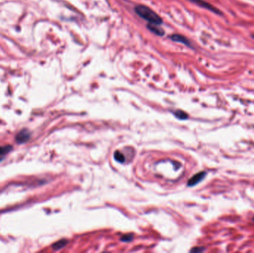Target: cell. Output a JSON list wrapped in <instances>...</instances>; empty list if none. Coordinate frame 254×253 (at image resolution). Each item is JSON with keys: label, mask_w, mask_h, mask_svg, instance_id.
Instances as JSON below:
<instances>
[{"label": "cell", "mask_w": 254, "mask_h": 253, "mask_svg": "<svg viewBox=\"0 0 254 253\" xmlns=\"http://www.w3.org/2000/svg\"><path fill=\"white\" fill-rule=\"evenodd\" d=\"M135 13L144 19L146 21L149 22V24H155V25H161L163 23L161 18L158 14L154 11L145 5H138L134 8Z\"/></svg>", "instance_id": "cell-1"}, {"label": "cell", "mask_w": 254, "mask_h": 253, "mask_svg": "<svg viewBox=\"0 0 254 253\" xmlns=\"http://www.w3.org/2000/svg\"><path fill=\"white\" fill-rule=\"evenodd\" d=\"M190 1L192 2L195 3V4L197 5L200 6L201 8H204V9H207L208 10V11L213 12V13H216V14L220 15V16L223 15V13L220 11L219 9H218L217 8H216V7L213 5H211L210 3L204 1V0H190Z\"/></svg>", "instance_id": "cell-2"}, {"label": "cell", "mask_w": 254, "mask_h": 253, "mask_svg": "<svg viewBox=\"0 0 254 253\" xmlns=\"http://www.w3.org/2000/svg\"><path fill=\"white\" fill-rule=\"evenodd\" d=\"M30 137V133L29 132L28 130L23 129L16 134V143H25L27 141H29Z\"/></svg>", "instance_id": "cell-3"}, {"label": "cell", "mask_w": 254, "mask_h": 253, "mask_svg": "<svg viewBox=\"0 0 254 253\" xmlns=\"http://www.w3.org/2000/svg\"><path fill=\"white\" fill-rule=\"evenodd\" d=\"M207 172H200L199 173L195 174L193 177H192L188 181V186H194L197 185L199 183L204 180L205 177Z\"/></svg>", "instance_id": "cell-4"}, {"label": "cell", "mask_w": 254, "mask_h": 253, "mask_svg": "<svg viewBox=\"0 0 254 253\" xmlns=\"http://www.w3.org/2000/svg\"><path fill=\"white\" fill-rule=\"evenodd\" d=\"M170 38H171L172 40L175 41V42H180V43L184 44L185 45H187V46H191L190 41L182 35H179V34H174V35L171 36Z\"/></svg>", "instance_id": "cell-5"}, {"label": "cell", "mask_w": 254, "mask_h": 253, "mask_svg": "<svg viewBox=\"0 0 254 253\" xmlns=\"http://www.w3.org/2000/svg\"><path fill=\"white\" fill-rule=\"evenodd\" d=\"M147 28L149 29L150 31L154 33L155 34L158 36H163L164 34V32L162 29L158 26V25H155V24H149L147 26Z\"/></svg>", "instance_id": "cell-6"}, {"label": "cell", "mask_w": 254, "mask_h": 253, "mask_svg": "<svg viewBox=\"0 0 254 253\" xmlns=\"http://www.w3.org/2000/svg\"><path fill=\"white\" fill-rule=\"evenodd\" d=\"M67 243L68 241L66 240V239H63V240H60L59 241L54 243L52 245V248L54 249H55V250H59V249L63 248L67 244Z\"/></svg>", "instance_id": "cell-7"}, {"label": "cell", "mask_w": 254, "mask_h": 253, "mask_svg": "<svg viewBox=\"0 0 254 253\" xmlns=\"http://www.w3.org/2000/svg\"><path fill=\"white\" fill-rule=\"evenodd\" d=\"M114 158H115V160H117V161L119 162V163H123L125 162V157H124V155L118 151L115 152Z\"/></svg>", "instance_id": "cell-8"}, {"label": "cell", "mask_w": 254, "mask_h": 253, "mask_svg": "<svg viewBox=\"0 0 254 253\" xmlns=\"http://www.w3.org/2000/svg\"><path fill=\"white\" fill-rule=\"evenodd\" d=\"M174 114H175V117H176L177 118H178L180 119H186L188 118V114H187V113H185L184 112H183V111L178 110L174 113Z\"/></svg>", "instance_id": "cell-9"}, {"label": "cell", "mask_w": 254, "mask_h": 253, "mask_svg": "<svg viewBox=\"0 0 254 253\" xmlns=\"http://www.w3.org/2000/svg\"><path fill=\"white\" fill-rule=\"evenodd\" d=\"M12 150V146L8 145L5 146H0V155H5V154L8 153Z\"/></svg>", "instance_id": "cell-10"}, {"label": "cell", "mask_w": 254, "mask_h": 253, "mask_svg": "<svg viewBox=\"0 0 254 253\" xmlns=\"http://www.w3.org/2000/svg\"><path fill=\"white\" fill-rule=\"evenodd\" d=\"M205 250V248L204 247H194L190 250L192 252H202Z\"/></svg>", "instance_id": "cell-11"}, {"label": "cell", "mask_w": 254, "mask_h": 253, "mask_svg": "<svg viewBox=\"0 0 254 253\" xmlns=\"http://www.w3.org/2000/svg\"><path fill=\"white\" fill-rule=\"evenodd\" d=\"M132 235H125V236H123L121 238V241H123V242H129L131 241L132 240Z\"/></svg>", "instance_id": "cell-12"}, {"label": "cell", "mask_w": 254, "mask_h": 253, "mask_svg": "<svg viewBox=\"0 0 254 253\" xmlns=\"http://www.w3.org/2000/svg\"><path fill=\"white\" fill-rule=\"evenodd\" d=\"M252 37H253V38L254 39V34H253V35H252Z\"/></svg>", "instance_id": "cell-13"}, {"label": "cell", "mask_w": 254, "mask_h": 253, "mask_svg": "<svg viewBox=\"0 0 254 253\" xmlns=\"http://www.w3.org/2000/svg\"><path fill=\"white\" fill-rule=\"evenodd\" d=\"M253 222H254V216H253Z\"/></svg>", "instance_id": "cell-14"}]
</instances>
